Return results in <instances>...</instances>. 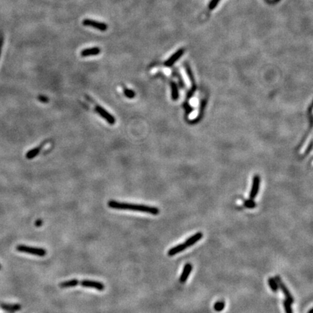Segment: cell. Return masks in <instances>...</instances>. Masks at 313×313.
Masks as SVG:
<instances>
[{"label": "cell", "mask_w": 313, "mask_h": 313, "mask_svg": "<svg viewBox=\"0 0 313 313\" xmlns=\"http://www.w3.org/2000/svg\"><path fill=\"white\" fill-rule=\"evenodd\" d=\"M108 207L110 208L115 209V210H131L136 211V212H147L154 215H156L159 214L160 210L157 207L147 206V205H135V204H129L126 202H120L111 200L108 202Z\"/></svg>", "instance_id": "cell-1"}, {"label": "cell", "mask_w": 313, "mask_h": 313, "mask_svg": "<svg viewBox=\"0 0 313 313\" xmlns=\"http://www.w3.org/2000/svg\"><path fill=\"white\" fill-rule=\"evenodd\" d=\"M18 252L27 253V254H34V255L39 257H44L46 255L47 252L43 248H38V247H28L25 245H18L16 247Z\"/></svg>", "instance_id": "cell-2"}, {"label": "cell", "mask_w": 313, "mask_h": 313, "mask_svg": "<svg viewBox=\"0 0 313 313\" xmlns=\"http://www.w3.org/2000/svg\"><path fill=\"white\" fill-rule=\"evenodd\" d=\"M274 278H275V279H276V282H277L278 286V288L281 289V290L282 291V292H283V294H284V296H286V300H288V301L291 304L294 303V297H293V296H292V294H291V292H290V291H289V289H288V288H287L286 286L285 285V283H283V281H282L281 277H280L279 276H276Z\"/></svg>", "instance_id": "cell-3"}, {"label": "cell", "mask_w": 313, "mask_h": 313, "mask_svg": "<svg viewBox=\"0 0 313 313\" xmlns=\"http://www.w3.org/2000/svg\"><path fill=\"white\" fill-rule=\"evenodd\" d=\"M83 24L85 26H89L92 27V28H94L97 30L101 31H106L108 28V26L106 23H102V22H99L96 21H94V20L91 19H85L83 20Z\"/></svg>", "instance_id": "cell-4"}, {"label": "cell", "mask_w": 313, "mask_h": 313, "mask_svg": "<svg viewBox=\"0 0 313 313\" xmlns=\"http://www.w3.org/2000/svg\"><path fill=\"white\" fill-rule=\"evenodd\" d=\"M95 110L98 114L100 115V116H101L102 118H103L104 119L106 120L109 124L114 125L115 123V118L110 113H109L106 110H105L103 107L99 106V105H96L95 107Z\"/></svg>", "instance_id": "cell-5"}, {"label": "cell", "mask_w": 313, "mask_h": 313, "mask_svg": "<svg viewBox=\"0 0 313 313\" xmlns=\"http://www.w3.org/2000/svg\"><path fill=\"white\" fill-rule=\"evenodd\" d=\"M81 285L82 286L86 287V288L95 289L96 290L100 291V292H102L105 289V286L101 282L90 281V280H83L81 282Z\"/></svg>", "instance_id": "cell-6"}, {"label": "cell", "mask_w": 313, "mask_h": 313, "mask_svg": "<svg viewBox=\"0 0 313 313\" xmlns=\"http://www.w3.org/2000/svg\"><path fill=\"white\" fill-rule=\"evenodd\" d=\"M260 179L259 176H254V178H253L252 189H251L250 194H249V199H255L257 195L258 192H259V188H260Z\"/></svg>", "instance_id": "cell-7"}, {"label": "cell", "mask_w": 313, "mask_h": 313, "mask_svg": "<svg viewBox=\"0 0 313 313\" xmlns=\"http://www.w3.org/2000/svg\"><path fill=\"white\" fill-rule=\"evenodd\" d=\"M183 52H184L183 49H180V50H178L177 52H176V53L173 54V55L171 56V57L169 58V59L167 60L166 62H165V66H167V67L172 66V65H173L174 63H176V62L177 61L182 55H183Z\"/></svg>", "instance_id": "cell-8"}, {"label": "cell", "mask_w": 313, "mask_h": 313, "mask_svg": "<svg viewBox=\"0 0 313 313\" xmlns=\"http://www.w3.org/2000/svg\"><path fill=\"white\" fill-rule=\"evenodd\" d=\"M193 269L192 265L190 263H187L184 265V267H183V272H182L181 277L179 278V281L181 283H183L185 282H186L187 279H188L189 275H190L191 272H192Z\"/></svg>", "instance_id": "cell-9"}, {"label": "cell", "mask_w": 313, "mask_h": 313, "mask_svg": "<svg viewBox=\"0 0 313 313\" xmlns=\"http://www.w3.org/2000/svg\"><path fill=\"white\" fill-rule=\"evenodd\" d=\"M202 237H203L202 233L198 232L194 235H193V236H191V237H189L188 239H187L186 241L184 242V244H185V245L186 246L187 248H188V247H192V246L194 245V244H196L197 241H199L200 239H202Z\"/></svg>", "instance_id": "cell-10"}, {"label": "cell", "mask_w": 313, "mask_h": 313, "mask_svg": "<svg viewBox=\"0 0 313 313\" xmlns=\"http://www.w3.org/2000/svg\"><path fill=\"white\" fill-rule=\"evenodd\" d=\"M100 52H101V50L99 47H93V48L85 49V50H82L81 55L83 57H89V56H94L99 54Z\"/></svg>", "instance_id": "cell-11"}, {"label": "cell", "mask_w": 313, "mask_h": 313, "mask_svg": "<svg viewBox=\"0 0 313 313\" xmlns=\"http://www.w3.org/2000/svg\"><path fill=\"white\" fill-rule=\"evenodd\" d=\"M186 246L185 245L184 243L183 244H178L177 246H176V247H173V248H171L170 250L167 252V254H168L169 256L172 257V256H174L176 255V254H178V253L183 252V251H184L186 249Z\"/></svg>", "instance_id": "cell-12"}, {"label": "cell", "mask_w": 313, "mask_h": 313, "mask_svg": "<svg viewBox=\"0 0 313 313\" xmlns=\"http://www.w3.org/2000/svg\"><path fill=\"white\" fill-rule=\"evenodd\" d=\"M2 308L3 310L8 311L10 312H13L15 311H18L21 309V306L20 305H9V304H2Z\"/></svg>", "instance_id": "cell-13"}, {"label": "cell", "mask_w": 313, "mask_h": 313, "mask_svg": "<svg viewBox=\"0 0 313 313\" xmlns=\"http://www.w3.org/2000/svg\"><path fill=\"white\" fill-rule=\"evenodd\" d=\"M78 283H79L78 280L73 279V280H70V281L62 282V283H60V287L62 289L70 288V287L76 286L78 285Z\"/></svg>", "instance_id": "cell-14"}, {"label": "cell", "mask_w": 313, "mask_h": 313, "mask_svg": "<svg viewBox=\"0 0 313 313\" xmlns=\"http://www.w3.org/2000/svg\"><path fill=\"white\" fill-rule=\"evenodd\" d=\"M41 146L38 147H36V148H34L33 150H30L29 152H27L26 155H25V156H26L27 159H29V160H31L33 159V158H34L35 156H36L39 154V153L40 152V151H41Z\"/></svg>", "instance_id": "cell-15"}, {"label": "cell", "mask_w": 313, "mask_h": 313, "mask_svg": "<svg viewBox=\"0 0 313 313\" xmlns=\"http://www.w3.org/2000/svg\"><path fill=\"white\" fill-rule=\"evenodd\" d=\"M268 284L270 286V288L273 292H277L278 290V286L277 282L274 278H269L268 279Z\"/></svg>", "instance_id": "cell-16"}, {"label": "cell", "mask_w": 313, "mask_h": 313, "mask_svg": "<svg viewBox=\"0 0 313 313\" xmlns=\"http://www.w3.org/2000/svg\"><path fill=\"white\" fill-rule=\"evenodd\" d=\"M171 96H172L173 100H177L178 98V89L177 86L175 83H171Z\"/></svg>", "instance_id": "cell-17"}, {"label": "cell", "mask_w": 313, "mask_h": 313, "mask_svg": "<svg viewBox=\"0 0 313 313\" xmlns=\"http://www.w3.org/2000/svg\"><path fill=\"white\" fill-rule=\"evenodd\" d=\"M224 307L225 302L223 301H218L214 305L215 310L217 311V312H221L222 310H223Z\"/></svg>", "instance_id": "cell-18"}, {"label": "cell", "mask_w": 313, "mask_h": 313, "mask_svg": "<svg viewBox=\"0 0 313 313\" xmlns=\"http://www.w3.org/2000/svg\"><path fill=\"white\" fill-rule=\"evenodd\" d=\"M283 306H284L286 313H293L292 308V304L289 302L288 300L286 299L285 301L283 302Z\"/></svg>", "instance_id": "cell-19"}, {"label": "cell", "mask_w": 313, "mask_h": 313, "mask_svg": "<svg viewBox=\"0 0 313 313\" xmlns=\"http://www.w3.org/2000/svg\"><path fill=\"white\" fill-rule=\"evenodd\" d=\"M123 90H124L125 96H126V97L129 98V99H132V98H134V96H135V92H134V91L127 88H124Z\"/></svg>", "instance_id": "cell-20"}, {"label": "cell", "mask_w": 313, "mask_h": 313, "mask_svg": "<svg viewBox=\"0 0 313 313\" xmlns=\"http://www.w3.org/2000/svg\"><path fill=\"white\" fill-rule=\"evenodd\" d=\"M244 205L246 207H247V208H249V209L254 208V207L257 206L256 203L253 201V199H250L244 202Z\"/></svg>", "instance_id": "cell-21"}, {"label": "cell", "mask_w": 313, "mask_h": 313, "mask_svg": "<svg viewBox=\"0 0 313 313\" xmlns=\"http://www.w3.org/2000/svg\"><path fill=\"white\" fill-rule=\"evenodd\" d=\"M220 1H221V0H211L210 2L209 3V5H208L209 10H214V9L217 7L218 4L219 3Z\"/></svg>", "instance_id": "cell-22"}, {"label": "cell", "mask_w": 313, "mask_h": 313, "mask_svg": "<svg viewBox=\"0 0 313 313\" xmlns=\"http://www.w3.org/2000/svg\"><path fill=\"white\" fill-rule=\"evenodd\" d=\"M42 223H43V221H41V220H37L35 223V225H36V226L40 227L41 225H42Z\"/></svg>", "instance_id": "cell-23"}, {"label": "cell", "mask_w": 313, "mask_h": 313, "mask_svg": "<svg viewBox=\"0 0 313 313\" xmlns=\"http://www.w3.org/2000/svg\"><path fill=\"white\" fill-rule=\"evenodd\" d=\"M39 100H40V101L43 102H47L48 101V99H47V98L44 97V96H39Z\"/></svg>", "instance_id": "cell-24"}, {"label": "cell", "mask_w": 313, "mask_h": 313, "mask_svg": "<svg viewBox=\"0 0 313 313\" xmlns=\"http://www.w3.org/2000/svg\"><path fill=\"white\" fill-rule=\"evenodd\" d=\"M2 40L0 39V55H1V50H2Z\"/></svg>", "instance_id": "cell-25"}, {"label": "cell", "mask_w": 313, "mask_h": 313, "mask_svg": "<svg viewBox=\"0 0 313 313\" xmlns=\"http://www.w3.org/2000/svg\"><path fill=\"white\" fill-rule=\"evenodd\" d=\"M312 310H313V309H312V308H311L310 310V311H309V312H308V313H312Z\"/></svg>", "instance_id": "cell-26"}, {"label": "cell", "mask_w": 313, "mask_h": 313, "mask_svg": "<svg viewBox=\"0 0 313 313\" xmlns=\"http://www.w3.org/2000/svg\"><path fill=\"white\" fill-rule=\"evenodd\" d=\"M0 270H1V265H0Z\"/></svg>", "instance_id": "cell-27"}]
</instances>
